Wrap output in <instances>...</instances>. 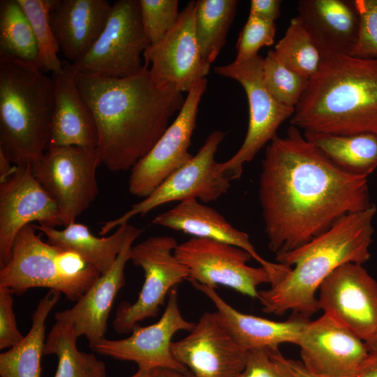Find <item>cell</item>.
Wrapping results in <instances>:
<instances>
[{
  "label": "cell",
  "mask_w": 377,
  "mask_h": 377,
  "mask_svg": "<svg viewBox=\"0 0 377 377\" xmlns=\"http://www.w3.org/2000/svg\"><path fill=\"white\" fill-rule=\"evenodd\" d=\"M238 377H301L279 348L247 351L245 367Z\"/></svg>",
  "instance_id": "37"
},
{
  "label": "cell",
  "mask_w": 377,
  "mask_h": 377,
  "mask_svg": "<svg viewBox=\"0 0 377 377\" xmlns=\"http://www.w3.org/2000/svg\"><path fill=\"white\" fill-rule=\"evenodd\" d=\"M360 17L357 44L350 55L377 58V0H355Z\"/></svg>",
  "instance_id": "38"
},
{
  "label": "cell",
  "mask_w": 377,
  "mask_h": 377,
  "mask_svg": "<svg viewBox=\"0 0 377 377\" xmlns=\"http://www.w3.org/2000/svg\"><path fill=\"white\" fill-rule=\"evenodd\" d=\"M154 369L138 368L137 371L130 377H153Z\"/></svg>",
  "instance_id": "46"
},
{
  "label": "cell",
  "mask_w": 377,
  "mask_h": 377,
  "mask_svg": "<svg viewBox=\"0 0 377 377\" xmlns=\"http://www.w3.org/2000/svg\"><path fill=\"white\" fill-rule=\"evenodd\" d=\"M207 84L205 77L191 89L175 120L151 150L131 168L128 179L131 195L147 198L172 172L192 159L193 155L188 149Z\"/></svg>",
  "instance_id": "13"
},
{
  "label": "cell",
  "mask_w": 377,
  "mask_h": 377,
  "mask_svg": "<svg viewBox=\"0 0 377 377\" xmlns=\"http://www.w3.org/2000/svg\"><path fill=\"white\" fill-rule=\"evenodd\" d=\"M290 125L304 132L377 134V58L323 57Z\"/></svg>",
  "instance_id": "4"
},
{
  "label": "cell",
  "mask_w": 377,
  "mask_h": 377,
  "mask_svg": "<svg viewBox=\"0 0 377 377\" xmlns=\"http://www.w3.org/2000/svg\"><path fill=\"white\" fill-rule=\"evenodd\" d=\"M52 77L54 96L48 147L96 148V122L80 94L76 73L71 63L64 60L61 70L52 74Z\"/></svg>",
  "instance_id": "21"
},
{
  "label": "cell",
  "mask_w": 377,
  "mask_h": 377,
  "mask_svg": "<svg viewBox=\"0 0 377 377\" xmlns=\"http://www.w3.org/2000/svg\"><path fill=\"white\" fill-rule=\"evenodd\" d=\"M276 58L296 73L310 79L318 71L323 55L297 15L273 50Z\"/></svg>",
  "instance_id": "32"
},
{
  "label": "cell",
  "mask_w": 377,
  "mask_h": 377,
  "mask_svg": "<svg viewBox=\"0 0 377 377\" xmlns=\"http://www.w3.org/2000/svg\"><path fill=\"white\" fill-rule=\"evenodd\" d=\"M0 57L38 67V50L33 29L17 0L0 1Z\"/></svg>",
  "instance_id": "31"
},
{
  "label": "cell",
  "mask_w": 377,
  "mask_h": 377,
  "mask_svg": "<svg viewBox=\"0 0 377 377\" xmlns=\"http://www.w3.org/2000/svg\"><path fill=\"white\" fill-rule=\"evenodd\" d=\"M143 29L150 45L161 40L176 23L177 0H139Z\"/></svg>",
  "instance_id": "35"
},
{
  "label": "cell",
  "mask_w": 377,
  "mask_h": 377,
  "mask_svg": "<svg viewBox=\"0 0 377 377\" xmlns=\"http://www.w3.org/2000/svg\"><path fill=\"white\" fill-rule=\"evenodd\" d=\"M131 225L123 224L110 236L102 237L95 236L87 226L76 222L62 230L43 224L37 226V229L45 235L48 243L75 252L103 274L116 261Z\"/></svg>",
  "instance_id": "26"
},
{
  "label": "cell",
  "mask_w": 377,
  "mask_h": 377,
  "mask_svg": "<svg viewBox=\"0 0 377 377\" xmlns=\"http://www.w3.org/2000/svg\"><path fill=\"white\" fill-rule=\"evenodd\" d=\"M319 309L340 320L364 341L377 331V281L361 264L347 263L321 283Z\"/></svg>",
  "instance_id": "18"
},
{
  "label": "cell",
  "mask_w": 377,
  "mask_h": 377,
  "mask_svg": "<svg viewBox=\"0 0 377 377\" xmlns=\"http://www.w3.org/2000/svg\"><path fill=\"white\" fill-rule=\"evenodd\" d=\"M376 211L372 204L348 214L302 246L276 255V263L289 268L269 288L259 290L262 310L277 316L290 311L306 319L320 310L316 295L323 281L343 264L363 265L369 260Z\"/></svg>",
  "instance_id": "3"
},
{
  "label": "cell",
  "mask_w": 377,
  "mask_h": 377,
  "mask_svg": "<svg viewBox=\"0 0 377 377\" xmlns=\"http://www.w3.org/2000/svg\"><path fill=\"white\" fill-rule=\"evenodd\" d=\"M171 352L194 377H238L247 354L216 311L204 313L189 334L172 341Z\"/></svg>",
  "instance_id": "17"
},
{
  "label": "cell",
  "mask_w": 377,
  "mask_h": 377,
  "mask_svg": "<svg viewBox=\"0 0 377 377\" xmlns=\"http://www.w3.org/2000/svg\"><path fill=\"white\" fill-rule=\"evenodd\" d=\"M76 77L96 122L101 164L114 172L131 170L151 150L185 100L182 93L158 87L145 65L126 77Z\"/></svg>",
  "instance_id": "2"
},
{
  "label": "cell",
  "mask_w": 377,
  "mask_h": 377,
  "mask_svg": "<svg viewBox=\"0 0 377 377\" xmlns=\"http://www.w3.org/2000/svg\"><path fill=\"white\" fill-rule=\"evenodd\" d=\"M297 9L323 57L352 54L360 26L355 0H301Z\"/></svg>",
  "instance_id": "22"
},
{
  "label": "cell",
  "mask_w": 377,
  "mask_h": 377,
  "mask_svg": "<svg viewBox=\"0 0 377 377\" xmlns=\"http://www.w3.org/2000/svg\"><path fill=\"white\" fill-rule=\"evenodd\" d=\"M112 5L106 0H52L50 22L66 61L73 63L90 49L105 25Z\"/></svg>",
  "instance_id": "24"
},
{
  "label": "cell",
  "mask_w": 377,
  "mask_h": 377,
  "mask_svg": "<svg viewBox=\"0 0 377 377\" xmlns=\"http://www.w3.org/2000/svg\"><path fill=\"white\" fill-rule=\"evenodd\" d=\"M290 364L295 371L301 377H316L309 373L303 367L301 362L289 360Z\"/></svg>",
  "instance_id": "44"
},
{
  "label": "cell",
  "mask_w": 377,
  "mask_h": 377,
  "mask_svg": "<svg viewBox=\"0 0 377 377\" xmlns=\"http://www.w3.org/2000/svg\"><path fill=\"white\" fill-rule=\"evenodd\" d=\"M14 293L8 288L0 286V349L10 348L24 337L17 326L13 310Z\"/></svg>",
  "instance_id": "39"
},
{
  "label": "cell",
  "mask_w": 377,
  "mask_h": 377,
  "mask_svg": "<svg viewBox=\"0 0 377 377\" xmlns=\"http://www.w3.org/2000/svg\"><path fill=\"white\" fill-rule=\"evenodd\" d=\"M37 226H24L17 235L11 257L0 269V286L20 295L30 288H47L77 302L101 276L74 251L41 239Z\"/></svg>",
  "instance_id": "6"
},
{
  "label": "cell",
  "mask_w": 377,
  "mask_h": 377,
  "mask_svg": "<svg viewBox=\"0 0 377 377\" xmlns=\"http://www.w3.org/2000/svg\"><path fill=\"white\" fill-rule=\"evenodd\" d=\"M142 232V229L131 225L124 246L112 267L101 274L71 308L54 315L57 321L71 326L77 338L84 336L89 346L105 338L113 302L125 285L124 269L131 260V248Z\"/></svg>",
  "instance_id": "20"
},
{
  "label": "cell",
  "mask_w": 377,
  "mask_h": 377,
  "mask_svg": "<svg viewBox=\"0 0 377 377\" xmlns=\"http://www.w3.org/2000/svg\"><path fill=\"white\" fill-rule=\"evenodd\" d=\"M263 58L258 55L242 63L214 67L218 75L233 79L245 91L249 104V124L245 138L237 151L228 160L220 163V170L229 179H239L244 164L277 135L281 124L293 116L295 108L279 103L267 91L263 80Z\"/></svg>",
  "instance_id": "10"
},
{
  "label": "cell",
  "mask_w": 377,
  "mask_h": 377,
  "mask_svg": "<svg viewBox=\"0 0 377 377\" xmlns=\"http://www.w3.org/2000/svg\"><path fill=\"white\" fill-rule=\"evenodd\" d=\"M263 80L270 94L281 104L295 108L304 93L309 79L282 64L269 50L263 61Z\"/></svg>",
  "instance_id": "34"
},
{
  "label": "cell",
  "mask_w": 377,
  "mask_h": 377,
  "mask_svg": "<svg viewBox=\"0 0 377 377\" xmlns=\"http://www.w3.org/2000/svg\"><path fill=\"white\" fill-rule=\"evenodd\" d=\"M17 1L33 29L38 50V68L52 74L59 72L64 61L59 57L60 49L50 22L52 0Z\"/></svg>",
  "instance_id": "33"
},
{
  "label": "cell",
  "mask_w": 377,
  "mask_h": 377,
  "mask_svg": "<svg viewBox=\"0 0 377 377\" xmlns=\"http://www.w3.org/2000/svg\"><path fill=\"white\" fill-rule=\"evenodd\" d=\"M152 223L181 231L193 237L236 246L247 251L262 267L268 262L258 253L246 232L237 229L216 209L195 198L181 201L159 214L154 218Z\"/></svg>",
  "instance_id": "25"
},
{
  "label": "cell",
  "mask_w": 377,
  "mask_h": 377,
  "mask_svg": "<svg viewBox=\"0 0 377 377\" xmlns=\"http://www.w3.org/2000/svg\"><path fill=\"white\" fill-rule=\"evenodd\" d=\"M177 241L170 236L149 237L131 250V261L140 267L145 281L133 303L121 302L112 321L119 334L131 332L139 323L158 315L170 291L189 278V271L175 256Z\"/></svg>",
  "instance_id": "8"
},
{
  "label": "cell",
  "mask_w": 377,
  "mask_h": 377,
  "mask_svg": "<svg viewBox=\"0 0 377 377\" xmlns=\"http://www.w3.org/2000/svg\"><path fill=\"white\" fill-rule=\"evenodd\" d=\"M356 377H377V355L369 354Z\"/></svg>",
  "instance_id": "41"
},
{
  "label": "cell",
  "mask_w": 377,
  "mask_h": 377,
  "mask_svg": "<svg viewBox=\"0 0 377 377\" xmlns=\"http://www.w3.org/2000/svg\"><path fill=\"white\" fill-rule=\"evenodd\" d=\"M304 136L346 172L367 177L377 168V134L304 132Z\"/></svg>",
  "instance_id": "28"
},
{
  "label": "cell",
  "mask_w": 377,
  "mask_h": 377,
  "mask_svg": "<svg viewBox=\"0 0 377 377\" xmlns=\"http://www.w3.org/2000/svg\"><path fill=\"white\" fill-rule=\"evenodd\" d=\"M237 0L195 1V31L202 59L211 65L223 47L235 15Z\"/></svg>",
  "instance_id": "30"
},
{
  "label": "cell",
  "mask_w": 377,
  "mask_h": 377,
  "mask_svg": "<svg viewBox=\"0 0 377 377\" xmlns=\"http://www.w3.org/2000/svg\"><path fill=\"white\" fill-rule=\"evenodd\" d=\"M365 343L369 354L377 355V331Z\"/></svg>",
  "instance_id": "45"
},
{
  "label": "cell",
  "mask_w": 377,
  "mask_h": 377,
  "mask_svg": "<svg viewBox=\"0 0 377 377\" xmlns=\"http://www.w3.org/2000/svg\"><path fill=\"white\" fill-rule=\"evenodd\" d=\"M280 0H251L249 14L274 22L280 15Z\"/></svg>",
  "instance_id": "40"
},
{
  "label": "cell",
  "mask_w": 377,
  "mask_h": 377,
  "mask_svg": "<svg viewBox=\"0 0 377 377\" xmlns=\"http://www.w3.org/2000/svg\"><path fill=\"white\" fill-rule=\"evenodd\" d=\"M258 196L275 255L302 246L343 216L372 205L367 177L336 165L292 125L266 147Z\"/></svg>",
  "instance_id": "1"
},
{
  "label": "cell",
  "mask_w": 377,
  "mask_h": 377,
  "mask_svg": "<svg viewBox=\"0 0 377 377\" xmlns=\"http://www.w3.org/2000/svg\"><path fill=\"white\" fill-rule=\"evenodd\" d=\"M101 164L96 148L48 147L33 173L56 203L62 225L75 222L98 194L96 170Z\"/></svg>",
  "instance_id": "11"
},
{
  "label": "cell",
  "mask_w": 377,
  "mask_h": 377,
  "mask_svg": "<svg viewBox=\"0 0 377 377\" xmlns=\"http://www.w3.org/2000/svg\"><path fill=\"white\" fill-rule=\"evenodd\" d=\"M77 339L71 326L56 320L44 346V355H54L57 358L54 377H106L104 362L91 353L80 350Z\"/></svg>",
  "instance_id": "29"
},
{
  "label": "cell",
  "mask_w": 377,
  "mask_h": 377,
  "mask_svg": "<svg viewBox=\"0 0 377 377\" xmlns=\"http://www.w3.org/2000/svg\"><path fill=\"white\" fill-rule=\"evenodd\" d=\"M226 133L214 131L206 138L192 159L166 178L149 195L131 206L121 216L103 223L99 235L128 223L135 216H144L164 204L195 198L207 203L218 200L230 188L228 177L220 170L215 160L218 147Z\"/></svg>",
  "instance_id": "9"
},
{
  "label": "cell",
  "mask_w": 377,
  "mask_h": 377,
  "mask_svg": "<svg viewBox=\"0 0 377 377\" xmlns=\"http://www.w3.org/2000/svg\"><path fill=\"white\" fill-rule=\"evenodd\" d=\"M174 253L188 269L190 282L214 289L224 286L257 299L258 287L270 283L264 267L247 264L253 258L247 251L228 243L191 237L178 244Z\"/></svg>",
  "instance_id": "12"
},
{
  "label": "cell",
  "mask_w": 377,
  "mask_h": 377,
  "mask_svg": "<svg viewBox=\"0 0 377 377\" xmlns=\"http://www.w3.org/2000/svg\"><path fill=\"white\" fill-rule=\"evenodd\" d=\"M195 324L182 316L175 287L170 291L166 307L157 322L146 327L138 325L127 338H103L89 348L94 352L115 360L135 362L140 369L165 368L186 371L188 369L172 354V339L179 331L190 332Z\"/></svg>",
  "instance_id": "15"
},
{
  "label": "cell",
  "mask_w": 377,
  "mask_h": 377,
  "mask_svg": "<svg viewBox=\"0 0 377 377\" xmlns=\"http://www.w3.org/2000/svg\"><path fill=\"white\" fill-rule=\"evenodd\" d=\"M150 42L143 29L139 0H119L101 34L87 53L71 63L77 74L126 77L145 67L142 57Z\"/></svg>",
  "instance_id": "7"
},
{
  "label": "cell",
  "mask_w": 377,
  "mask_h": 377,
  "mask_svg": "<svg viewBox=\"0 0 377 377\" xmlns=\"http://www.w3.org/2000/svg\"><path fill=\"white\" fill-rule=\"evenodd\" d=\"M297 346L301 363L316 377H356L369 355L364 340L326 313L309 320Z\"/></svg>",
  "instance_id": "16"
},
{
  "label": "cell",
  "mask_w": 377,
  "mask_h": 377,
  "mask_svg": "<svg viewBox=\"0 0 377 377\" xmlns=\"http://www.w3.org/2000/svg\"><path fill=\"white\" fill-rule=\"evenodd\" d=\"M17 165L0 151V184L6 181L15 172Z\"/></svg>",
  "instance_id": "42"
},
{
  "label": "cell",
  "mask_w": 377,
  "mask_h": 377,
  "mask_svg": "<svg viewBox=\"0 0 377 377\" xmlns=\"http://www.w3.org/2000/svg\"><path fill=\"white\" fill-rule=\"evenodd\" d=\"M191 283L212 302L222 323L246 351L257 348H279V346L284 343L297 346L309 322V319L295 316L280 322L246 314L227 303L214 288Z\"/></svg>",
  "instance_id": "23"
},
{
  "label": "cell",
  "mask_w": 377,
  "mask_h": 377,
  "mask_svg": "<svg viewBox=\"0 0 377 377\" xmlns=\"http://www.w3.org/2000/svg\"><path fill=\"white\" fill-rule=\"evenodd\" d=\"M52 76L36 65L0 57V151L33 167L46 152L54 109Z\"/></svg>",
  "instance_id": "5"
},
{
  "label": "cell",
  "mask_w": 377,
  "mask_h": 377,
  "mask_svg": "<svg viewBox=\"0 0 377 377\" xmlns=\"http://www.w3.org/2000/svg\"><path fill=\"white\" fill-rule=\"evenodd\" d=\"M276 27L274 22L249 15L236 44L235 63L248 61L258 55L260 48L274 42Z\"/></svg>",
  "instance_id": "36"
},
{
  "label": "cell",
  "mask_w": 377,
  "mask_h": 377,
  "mask_svg": "<svg viewBox=\"0 0 377 377\" xmlns=\"http://www.w3.org/2000/svg\"><path fill=\"white\" fill-rule=\"evenodd\" d=\"M38 222L49 227L63 226L59 209L36 179L32 167L17 166L0 184V267L11 257L18 232L27 225Z\"/></svg>",
  "instance_id": "19"
},
{
  "label": "cell",
  "mask_w": 377,
  "mask_h": 377,
  "mask_svg": "<svg viewBox=\"0 0 377 377\" xmlns=\"http://www.w3.org/2000/svg\"><path fill=\"white\" fill-rule=\"evenodd\" d=\"M153 377H194L188 370L181 371L175 369L160 368L154 369Z\"/></svg>",
  "instance_id": "43"
},
{
  "label": "cell",
  "mask_w": 377,
  "mask_h": 377,
  "mask_svg": "<svg viewBox=\"0 0 377 377\" xmlns=\"http://www.w3.org/2000/svg\"><path fill=\"white\" fill-rule=\"evenodd\" d=\"M195 1H190L172 28L143 54L144 64L160 87L188 93L209 72L211 65L202 59L195 36Z\"/></svg>",
  "instance_id": "14"
},
{
  "label": "cell",
  "mask_w": 377,
  "mask_h": 377,
  "mask_svg": "<svg viewBox=\"0 0 377 377\" xmlns=\"http://www.w3.org/2000/svg\"><path fill=\"white\" fill-rule=\"evenodd\" d=\"M61 293L50 290L40 299L31 317V326L16 346L0 354V377H42L41 360L45 343V321Z\"/></svg>",
  "instance_id": "27"
}]
</instances>
